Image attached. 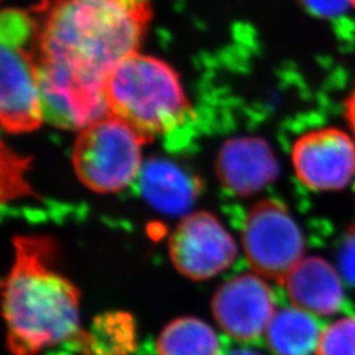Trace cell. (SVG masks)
<instances>
[{
    "label": "cell",
    "instance_id": "obj_17",
    "mask_svg": "<svg viewBox=\"0 0 355 355\" xmlns=\"http://www.w3.org/2000/svg\"><path fill=\"white\" fill-rule=\"evenodd\" d=\"M315 355H355V318H341L321 330Z\"/></svg>",
    "mask_w": 355,
    "mask_h": 355
},
{
    "label": "cell",
    "instance_id": "obj_5",
    "mask_svg": "<svg viewBox=\"0 0 355 355\" xmlns=\"http://www.w3.org/2000/svg\"><path fill=\"white\" fill-rule=\"evenodd\" d=\"M33 23L26 13L1 15L0 119L4 130L17 135L37 129L44 119L38 86L37 58L26 49Z\"/></svg>",
    "mask_w": 355,
    "mask_h": 355
},
{
    "label": "cell",
    "instance_id": "obj_10",
    "mask_svg": "<svg viewBox=\"0 0 355 355\" xmlns=\"http://www.w3.org/2000/svg\"><path fill=\"white\" fill-rule=\"evenodd\" d=\"M217 324L239 341H252L266 333L275 315L270 286L257 274H243L224 283L212 299Z\"/></svg>",
    "mask_w": 355,
    "mask_h": 355
},
{
    "label": "cell",
    "instance_id": "obj_19",
    "mask_svg": "<svg viewBox=\"0 0 355 355\" xmlns=\"http://www.w3.org/2000/svg\"><path fill=\"white\" fill-rule=\"evenodd\" d=\"M343 114L350 133L355 139V83L343 103Z\"/></svg>",
    "mask_w": 355,
    "mask_h": 355
},
{
    "label": "cell",
    "instance_id": "obj_13",
    "mask_svg": "<svg viewBox=\"0 0 355 355\" xmlns=\"http://www.w3.org/2000/svg\"><path fill=\"white\" fill-rule=\"evenodd\" d=\"M141 195L157 211L170 216L186 215L199 195V182L171 161L152 158L136 179Z\"/></svg>",
    "mask_w": 355,
    "mask_h": 355
},
{
    "label": "cell",
    "instance_id": "obj_18",
    "mask_svg": "<svg viewBox=\"0 0 355 355\" xmlns=\"http://www.w3.org/2000/svg\"><path fill=\"white\" fill-rule=\"evenodd\" d=\"M354 0H300L305 10L315 16H331L345 11L347 7L353 8Z\"/></svg>",
    "mask_w": 355,
    "mask_h": 355
},
{
    "label": "cell",
    "instance_id": "obj_6",
    "mask_svg": "<svg viewBox=\"0 0 355 355\" xmlns=\"http://www.w3.org/2000/svg\"><path fill=\"white\" fill-rule=\"evenodd\" d=\"M37 78L45 121L82 130L108 116L107 76L62 61L37 58Z\"/></svg>",
    "mask_w": 355,
    "mask_h": 355
},
{
    "label": "cell",
    "instance_id": "obj_23",
    "mask_svg": "<svg viewBox=\"0 0 355 355\" xmlns=\"http://www.w3.org/2000/svg\"><path fill=\"white\" fill-rule=\"evenodd\" d=\"M354 191H355V182H354Z\"/></svg>",
    "mask_w": 355,
    "mask_h": 355
},
{
    "label": "cell",
    "instance_id": "obj_12",
    "mask_svg": "<svg viewBox=\"0 0 355 355\" xmlns=\"http://www.w3.org/2000/svg\"><path fill=\"white\" fill-rule=\"evenodd\" d=\"M293 306L327 318L345 302L343 282L331 263L321 257H304L283 282Z\"/></svg>",
    "mask_w": 355,
    "mask_h": 355
},
{
    "label": "cell",
    "instance_id": "obj_7",
    "mask_svg": "<svg viewBox=\"0 0 355 355\" xmlns=\"http://www.w3.org/2000/svg\"><path fill=\"white\" fill-rule=\"evenodd\" d=\"M243 253L254 272L283 283L303 258L305 236L290 209L275 199L254 204L242 229Z\"/></svg>",
    "mask_w": 355,
    "mask_h": 355
},
{
    "label": "cell",
    "instance_id": "obj_15",
    "mask_svg": "<svg viewBox=\"0 0 355 355\" xmlns=\"http://www.w3.org/2000/svg\"><path fill=\"white\" fill-rule=\"evenodd\" d=\"M137 324L127 312H105L94 318L80 355H135Z\"/></svg>",
    "mask_w": 355,
    "mask_h": 355
},
{
    "label": "cell",
    "instance_id": "obj_1",
    "mask_svg": "<svg viewBox=\"0 0 355 355\" xmlns=\"http://www.w3.org/2000/svg\"><path fill=\"white\" fill-rule=\"evenodd\" d=\"M15 261L3 282V316L11 355H42L70 346L80 355L86 329L80 327V292L58 268L51 237L13 240Z\"/></svg>",
    "mask_w": 355,
    "mask_h": 355
},
{
    "label": "cell",
    "instance_id": "obj_11",
    "mask_svg": "<svg viewBox=\"0 0 355 355\" xmlns=\"http://www.w3.org/2000/svg\"><path fill=\"white\" fill-rule=\"evenodd\" d=\"M216 173L224 189L241 198L263 190L279 177V162L261 137H234L217 154Z\"/></svg>",
    "mask_w": 355,
    "mask_h": 355
},
{
    "label": "cell",
    "instance_id": "obj_21",
    "mask_svg": "<svg viewBox=\"0 0 355 355\" xmlns=\"http://www.w3.org/2000/svg\"><path fill=\"white\" fill-rule=\"evenodd\" d=\"M83 1H107V0H83ZM116 1H124V3L139 4V6H149V0H116Z\"/></svg>",
    "mask_w": 355,
    "mask_h": 355
},
{
    "label": "cell",
    "instance_id": "obj_14",
    "mask_svg": "<svg viewBox=\"0 0 355 355\" xmlns=\"http://www.w3.org/2000/svg\"><path fill=\"white\" fill-rule=\"evenodd\" d=\"M321 330L313 315L290 306L275 312L265 334L275 355H312L316 353Z\"/></svg>",
    "mask_w": 355,
    "mask_h": 355
},
{
    "label": "cell",
    "instance_id": "obj_3",
    "mask_svg": "<svg viewBox=\"0 0 355 355\" xmlns=\"http://www.w3.org/2000/svg\"><path fill=\"white\" fill-rule=\"evenodd\" d=\"M110 114L152 141L166 135L190 114V103L177 71L165 61L132 53L105 79Z\"/></svg>",
    "mask_w": 355,
    "mask_h": 355
},
{
    "label": "cell",
    "instance_id": "obj_4",
    "mask_svg": "<svg viewBox=\"0 0 355 355\" xmlns=\"http://www.w3.org/2000/svg\"><path fill=\"white\" fill-rule=\"evenodd\" d=\"M148 142L127 123L108 114L79 132L73 149L76 177L98 193L124 190L140 175L142 146Z\"/></svg>",
    "mask_w": 355,
    "mask_h": 355
},
{
    "label": "cell",
    "instance_id": "obj_22",
    "mask_svg": "<svg viewBox=\"0 0 355 355\" xmlns=\"http://www.w3.org/2000/svg\"><path fill=\"white\" fill-rule=\"evenodd\" d=\"M353 8H355V0L353 1Z\"/></svg>",
    "mask_w": 355,
    "mask_h": 355
},
{
    "label": "cell",
    "instance_id": "obj_20",
    "mask_svg": "<svg viewBox=\"0 0 355 355\" xmlns=\"http://www.w3.org/2000/svg\"><path fill=\"white\" fill-rule=\"evenodd\" d=\"M227 355H261L259 353H257V352H254V350H250V349H234V350H232V352H229Z\"/></svg>",
    "mask_w": 355,
    "mask_h": 355
},
{
    "label": "cell",
    "instance_id": "obj_16",
    "mask_svg": "<svg viewBox=\"0 0 355 355\" xmlns=\"http://www.w3.org/2000/svg\"><path fill=\"white\" fill-rule=\"evenodd\" d=\"M158 355H221V343L207 322L195 318L171 321L157 340Z\"/></svg>",
    "mask_w": 355,
    "mask_h": 355
},
{
    "label": "cell",
    "instance_id": "obj_2",
    "mask_svg": "<svg viewBox=\"0 0 355 355\" xmlns=\"http://www.w3.org/2000/svg\"><path fill=\"white\" fill-rule=\"evenodd\" d=\"M149 10L116 0H57L38 32L37 58L107 76L121 60L139 51Z\"/></svg>",
    "mask_w": 355,
    "mask_h": 355
},
{
    "label": "cell",
    "instance_id": "obj_8",
    "mask_svg": "<svg viewBox=\"0 0 355 355\" xmlns=\"http://www.w3.org/2000/svg\"><path fill=\"white\" fill-rule=\"evenodd\" d=\"M291 164L297 180L308 190H345L355 182V139L341 128L308 130L293 142Z\"/></svg>",
    "mask_w": 355,
    "mask_h": 355
},
{
    "label": "cell",
    "instance_id": "obj_9",
    "mask_svg": "<svg viewBox=\"0 0 355 355\" xmlns=\"http://www.w3.org/2000/svg\"><path fill=\"white\" fill-rule=\"evenodd\" d=\"M168 254L178 271L192 280H207L232 266L237 245L209 212L186 215L168 240Z\"/></svg>",
    "mask_w": 355,
    "mask_h": 355
}]
</instances>
